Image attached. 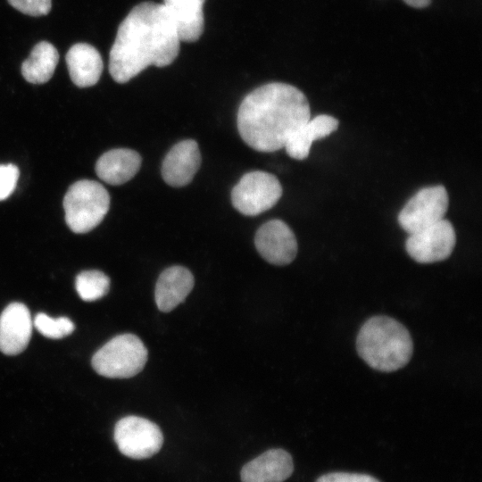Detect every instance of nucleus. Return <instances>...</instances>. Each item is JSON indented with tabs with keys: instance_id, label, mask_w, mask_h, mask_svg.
I'll list each match as a JSON object with an SVG mask.
<instances>
[{
	"instance_id": "1",
	"label": "nucleus",
	"mask_w": 482,
	"mask_h": 482,
	"mask_svg": "<svg viewBox=\"0 0 482 482\" xmlns=\"http://www.w3.org/2000/svg\"><path fill=\"white\" fill-rule=\"evenodd\" d=\"M177 27L162 4L134 6L118 28L109 54V72L126 83L150 65H170L179 52Z\"/></svg>"
},
{
	"instance_id": "2",
	"label": "nucleus",
	"mask_w": 482,
	"mask_h": 482,
	"mask_svg": "<svg viewBox=\"0 0 482 482\" xmlns=\"http://www.w3.org/2000/svg\"><path fill=\"white\" fill-rule=\"evenodd\" d=\"M311 119L305 95L282 82L262 85L249 93L237 112L241 138L259 152H274L285 146L290 136Z\"/></svg>"
},
{
	"instance_id": "3",
	"label": "nucleus",
	"mask_w": 482,
	"mask_h": 482,
	"mask_svg": "<svg viewBox=\"0 0 482 482\" xmlns=\"http://www.w3.org/2000/svg\"><path fill=\"white\" fill-rule=\"evenodd\" d=\"M356 349L370 368L392 372L410 362L413 344L403 324L391 317L378 315L370 318L360 328Z\"/></svg>"
},
{
	"instance_id": "4",
	"label": "nucleus",
	"mask_w": 482,
	"mask_h": 482,
	"mask_svg": "<svg viewBox=\"0 0 482 482\" xmlns=\"http://www.w3.org/2000/svg\"><path fill=\"white\" fill-rule=\"evenodd\" d=\"M110 207V195L104 186L83 179L72 184L64 198L65 221L75 233H87L104 218Z\"/></svg>"
},
{
	"instance_id": "5",
	"label": "nucleus",
	"mask_w": 482,
	"mask_h": 482,
	"mask_svg": "<svg viewBox=\"0 0 482 482\" xmlns=\"http://www.w3.org/2000/svg\"><path fill=\"white\" fill-rule=\"evenodd\" d=\"M147 349L139 337L121 334L104 345L92 357L96 373L111 378H128L138 374L147 361Z\"/></svg>"
},
{
	"instance_id": "6",
	"label": "nucleus",
	"mask_w": 482,
	"mask_h": 482,
	"mask_svg": "<svg viewBox=\"0 0 482 482\" xmlns=\"http://www.w3.org/2000/svg\"><path fill=\"white\" fill-rule=\"evenodd\" d=\"M282 195V187L273 174L254 170L243 175L231 191L233 206L242 214L255 216L273 207Z\"/></svg>"
},
{
	"instance_id": "7",
	"label": "nucleus",
	"mask_w": 482,
	"mask_h": 482,
	"mask_svg": "<svg viewBox=\"0 0 482 482\" xmlns=\"http://www.w3.org/2000/svg\"><path fill=\"white\" fill-rule=\"evenodd\" d=\"M113 435L120 452L137 460L154 455L163 443L160 428L149 420L138 416L120 419L115 425Z\"/></svg>"
},
{
	"instance_id": "8",
	"label": "nucleus",
	"mask_w": 482,
	"mask_h": 482,
	"mask_svg": "<svg viewBox=\"0 0 482 482\" xmlns=\"http://www.w3.org/2000/svg\"><path fill=\"white\" fill-rule=\"evenodd\" d=\"M449 196L443 186L419 190L398 214V223L408 234L424 229L445 219Z\"/></svg>"
},
{
	"instance_id": "9",
	"label": "nucleus",
	"mask_w": 482,
	"mask_h": 482,
	"mask_svg": "<svg viewBox=\"0 0 482 482\" xmlns=\"http://www.w3.org/2000/svg\"><path fill=\"white\" fill-rule=\"evenodd\" d=\"M456 234L445 219L409 234L405 249L411 259L420 263H431L447 259L455 246Z\"/></svg>"
},
{
	"instance_id": "10",
	"label": "nucleus",
	"mask_w": 482,
	"mask_h": 482,
	"mask_svg": "<svg viewBox=\"0 0 482 482\" xmlns=\"http://www.w3.org/2000/svg\"><path fill=\"white\" fill-rule=\"evenodd\" d=\"M254 245L260 255L274 265L289 264L297 253L295 236L280 220H271L262 224L256 231Z\"/></svg>"
},
{
	"instance_id": "11",
	"label": "nucleus",
	"mask_w": 482,
	"mask_h": 482,
	"mask_svg": "<svg viewBox=\"0 0 482 482\" xmlns=\"http://www.w3.org/2000/svg\"><path fill=\"white\" fill-rule=\"evenodd\" d=\"M32 327L27 306L10 303L0 315V351L7 355L21 353L30 340Z\"/></svg>"
},
{
	"instance_id": "12",
	"label": "nucleus",
	"mask_w": 482,
	"mask_h": 482,
	"mask_svg": "<svg viewBox=\"0 0 482 482\" xmlns=\"http://www.w3.org/2000/svg\"><path fill=\"white\" fill-rule=\"evenodd\" d=\"M201 164L198 144L193 139L174 145L162 165V176L171 187H184L193 179Z\"/></svg>"
},
{
	"instance_id": "13",
	"label": "nucleus",
	"mask_w": 482,
	"mask_h": 482,
	"mask_svg": "<svg viewBox=\"0 0 482 482\" xmlns=\"http://www.w3.org/2000/svg\"><path fill=\"white\" fill-rule=\"evenodd\" d=\"M293 470V459L287 451L270 449L247 462L240 477L242 482H284Z\"/></svg>"
},
{
	"instance_id": "14",
	"label": "nucleus",
	"mask_w": 482,
	"mask_h": 482,
	"mask_svg": "<svg viewBox=\"0 0 482 482\" xmlns=\"http://www.w3.org/2000/svg\"><path fill=\"white\" fill-rule=\"evenodd\" d=\"M194 276L183 266H171L159 276L154 298L158 309L169 312L184 302L194 287Z\"/></svg>"
},
{
	"instance_id": "15",
	"label": "nucleus",
	"mask_w": 482,
	"mask_h": 482,
	"mask_svg": "<svg viewBox=\"0 0 482 482\" xmlns=\"http://www.w3.org/2000/svg\"><path fill=\"white\" fill-rule=\"evenodd\" d=\"M65 59L70 77L77 87H87L97 83L104 64L96 48L86 43L75 44L68 50Z\"/></svg>"
},
{
	"instance_id": "16",
	"label": "nucleus",
	"mask_w": 482,
	"mask_h": 482,
	"mask_svg": "<svg viewBox=\"0 0 482 482\" xmlns=\"http://www.w3.org/2000/svg\"><path fill=\"white\" fill-rule=\"evenodd\" d=\"M141 162L140 154L134 150L112 149L100 156L96 164V172L107 184L121 185L137 174Z\"/></svg>"
},
{
	"instance_id": "17",
	"label": "nucleus",
	"mask_w": 482,
	"mask_h": 482,
	"mask_svg": "<svg viewBox=\"0 0 482 482\" xmlns=\"http://www.w3.org/2000/svg\"><path fill=\"white\" fill-rule=\"evenodd\" d=\"M337 127L338 120L335 117L318 115L295 130L286 142L284 148L291 158L304 160L309 155L312 142L328 137L337 130Z\"/></svg>"
},
{
	"instance_id": "18",
	"label": "nucleus",
	"mask_w": 482,
	"mask_h": 482,
	"mask_svg": "<svg viewBox=\"0 0 482 482\" xmlns=\"http://www.w3.org/2000/svg\"><path fill=\"white\" fill-rule=\"evenodd\" d=\"M205 0H163L181 41L195 42L204 32Z\"/></svg>"
},
{
	"instance_id": "19",
	"label": "nucleus",
	"mask_w": 482,
	"mask_h": 482,
	"mask_svg": "<svg viewBox=\"0 0 482 482\" xmlns=\"http://www.w3.org/2000/svg\"><path fill=\"white\" fill-rule=\"evenodd\" d=\"M59 61L56 48L47 41L37 43L22 62L21 74L32 84L47 82L54 75Z\"/></svg>"
},
{
	"instance_id": "20",
	"label": "nucleus",
	"mask_w": 482,
	"mask_h": 482,
	"mask_svg": "<svg viewBox=\"0 0 482 482\" xmlns=\"http://www.w3.org/2000/svg\"><path fill=\"white\" fill-rule=\"evenodd\" d=\"M76 290L79 297L92 302L104 297L110 289V278L100 270H86L76 278Z\"/></svg>"
},
{
	"instance_id": "21",
	"label": "nucleus",
	"mask_w": 482,
	"mask_h": 482,
	"mask_svg": "<svg viewBox=\"0 0 482 482\" xmlns=\"http://www.w3.org/2000/svg\"><path fill=\"white\" fill-rule=\"evenodd\" d=\"M34 326L44 337L52 339H59L69 336L75 328L73 322L69 318H51L45 313L36 315Z\"/></svg>"
},
{
	"instance_id": "22",
	"label": "nucleus",
	"mask_w": 482,
	"mask_h": 482,
	"mask_svg": "<svg viewBox=\"0 0 482 482\" xmlns=\"http://www.w3.org/2000/svg\"><path fill=\"white\" fill-rule=\"evenodd\" d=\"M20 171L14 164H0V201L9 197L16 187Z\"/></svg>"
},
{
	"instance_id": "23",
	"label": "nucleus",
	"mask_w": 482,
	"mask_h": 482,
	"mask_svg": "<svg viewBox=\"0 0 482 482\" xmlns=\"http://www.w3.org/2000/svg\"><path fill=\"white\" fill-rule=\"evenodd\" d=\"M16 10L30 16L46 15L52 7V0H8Z\"/></svg>"
},
{
	"instance_id": "24",
	"label": "nucleus",
	"mask_w": 482,
	"mask_h": 482,
	"mask_svg": "<svg viewBox=\"0 0 482 482\" xmlns=\"http://www.w3.org/2000/svg\"><path fill=\"white\" fill-rule=\"evenodd\" d=\"M316 482H380L372 476L359 473L332 472L320 476Z\"/></svg>"
},
{
	"instance_id": "25",
	"label": "nucleus",
	"mask_w": 482,
	"mask_h": 482,
	"mask_svg": "<svg viewBox=\"0 0 482 482\" xmlns=\"http://www.w3.org/2000/svg\"><path fill=\"white\" fill-rule=\"evenodd\" d=\"M408 5L414 8H424L427 7L431 0H403Z\"/></svg>"
}]
</instances>
